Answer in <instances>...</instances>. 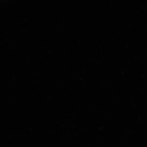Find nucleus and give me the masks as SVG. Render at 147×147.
<instances>
[]
</instances>
